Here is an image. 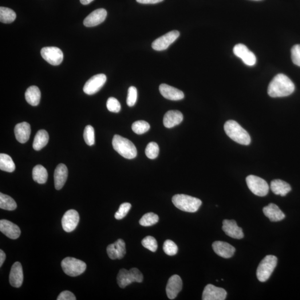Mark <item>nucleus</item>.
I'll use <instances>...</instances> for the list:
<instances>
[{
	"mask_svg": "<svg viewBox=\"0 0 300 300\" xmlns=\"http://www.w3.org/2000/svg\"><path fill=\"white\" fill-rule=\"evenodd\" d=\"M107 78L105 74H100L94 75L86 82L84 87V92L89 95L97 93L105 85Z\"/></svg>",
	"mask_w": 300,
	"mask_h": 300,
	"instance_id": "obj_11",
	"label": "nucleus"
},
{
	"mask_svg": "<svg viewBox=\"0 0 300 300\" xmlns=\"http://www.w3.org/2000/svg\"><path fill=\"white\" fill-rule=\"evenodd\" d=\"M49 136L44 130H39L35 135L33 143V148L36 151H39L48 144Z\"/></svg>",
	"mask_w": 300,
	"mask_h": 300,
	"instance_id": "obj_29",
	"label": "nucleus"
},
{
	"mask_svg": "<svg viewBox=\"0 0 300 300\" xmlns=\"http://www.w3.org/2000/svg\"><path fill=\"white\" fill-rule=\"evenodd\" d=\"M277 263L278 258L274 255H267L262 260L256 271V276L260 282H265L270 278Z\"/></svg>",
	"mask_w": 300,
	"mask_h": 300,
	"instance_id": "obj_5",
	"label": "nucleus"
},
{
	"mask_svg": "<svg viewBox=\"0 0 300 300\" xmlns=\"http://www.w3.org/2000/svg\"><path fill=\"white\" fill-rule=\"evenodd\" d=\"M173 205L179 210L188 212L198 211L202 201L196 197L184 194L173 196L172 199Z\"/></svg>",
	"mask_w": 300,
	"mask_h": 300,
	"instance_id": "obj_4",
	"label": "nucleus"
},
{
	"mask_svg": "<svg viewBox=\"0 0 300 300\" xmlns=\"http://www.w3.org/2000/svg\"><path fill=\"white\" fill-rule=\"evenodd\" d=\"M295 88V85L290 78L285 75L279 74L270 82L267 93L272 97H286L293 94Z\"/></svg>",
	"mask_w": 300,
	"mask_h": 300,
	"instance_id": "obj_1",
	"label": "nucleus"
},
{
	"mask_svg": "<svg viewBox=\"0 0 300 300\" xmlns=\"http://www.w3.org/2000/svg\"><path fill=\"white\" fill-rule=\"evenodd\" d=\"M80 221V216L77 211L70 210L67 211L62 217V226L67 232H71L75 230Z\"/></svg>",
	"mask_w": 300,
	"mask_h": 300,
	"instance_id": "obj_13",
	"label": "nucleus"
},
{
	"mask_svg": "<svg viewBox=\"0 0 300 300\" xmlns=\"http://www.w3.org/2000/svg\"><path fill=\"white\" fill-rule=\"evenodd\" d=\"M144 276L141 271L136 268H131L129 271L121 269L117 275V281L118 286L122 289L134 282H142Z\"/></svg>",
	"mask_w": 300,
	"mask_h": 300,
	"instance_id": "obj_6",
	"label": "nucleus"
},
{
	"mask_svg": "<svg viewBox=\"0 0 300 300\" xmlns=\"http://www.w3.org/2000/svg\"><path fill=\"white\" fill-rule=\"evenodd\" d=\"M61 267L66 275L72 277H76L84 273L87 266L85 262L81 260L68 257L62 260Z\"/></svg>",
	"mask_w": 300,
	"mask_h": 300,
	"instance_id": "obj_7",
	"label": "nucleus"
},
{
	"mask_svg": "<svg viewBox=\"0 0 300 300\" xmlns=\"http://www.w3.org/2000/svg\"><path fill=\"white\" fill-rule=\"evenodd\" d=\"M126 252V244L122 239H118L115 243L109 244L107 247L108 255L112 260L123 258Z\"/></svg>",
	"mask_w": 300,
	"mask_h": 300,
	"instance_id": "obj_18",
	"label": "nucleus"
},
{
	"mask_svg": "<svg viewBox=\"0 0 300 300\" xmlns=\"http://www.w3.org/2000/svg\"><path fill=\"white\" fill-rule=\"evenodd\" d=\"M146 155L150 159H155L159 155V147L157 143L154 142L150 143L145 150Z\"/></svg>",
	"mask_w": 300,
	"mask_h": 300,
	"instance_id": "obj_36",
	"label": "nucleus"
},
{
	"mask_svg": "<svg viewBox=\"0 0 300 300\" xmlns=\"http://www.w3.org/2000/svg\"><path fill=\"white\" fill-rule=\"evenodd\" d=\"M57 300H76L74 294L69 291H64L58 295Z\"/></svg>",
	"mask_w": 300,
	"mask_h": 300,
	"instance_id": "obj_44",
	"label": "nucleus"
},
{
	"mask_svg": "<svg viewBox=\"0 0 300 300\" xmlns=\"http://www.w3.org/2000/svg\"><path fill=\"white\" fill-rule=\"evenodd\" d=\"M41 56L50 64L60 65L64 59L62 51L56 47H45L41 49Z\"/></svg>",
	"mask_w": 300,
	"mask_h": 300,
	"instance_id": "obj_9",
	"label": "nucleus"
},
{
	"mask_svg": "<svg viewBox=\"0 0 300 300\" xmlns=\"http://www.w3.org/2000/svg\"><path fill=\"white\" fill-rule=\"evenodd\" d=\"M248 188L256 196H265L269 191V187L266 181L258 176L249 175L246 177Z\"/></svg>",
	"mask_w": 300,
	"mask_h": 300,
	"instance_id": "obj_8",
	"label": "nucleus"
},
{
	"mask_svg": "<svg viewBox=\"0 0 300 300\" xmlns=\"http://www.w3.org/2000/svg\"><path fill=\"white\" fill-rule=\"evenodd\" d=\"M223 224V230L227 236L235 239H242L244 238L243 229L238 226L235 220H225Z\"/></svg>",
	"mask_w": 300,
	"mask_h": 300,
	"instance_id": "obj_17",
	"label": "nucleus"
},
{
	"mask_svg": "<svg viewBox=\"0 0 300 300\" xmlns=\"http://www.w3.org/2000/svg\"><path fill=\"white\" fill-rule=\"evenodd\" d=\"M142 244L147 249L153 252H155L158 247L157 241L153 237L148 236L146 237L143 241H142Z\"/></svg>",
	"mask_w": 300,
	"mask_h": 300,
	"instance_id": "obj_39",
	"label": "nucleus"
},
{
	"mask_svg": "<svg viewBox=\"0 0 300 300\" xmlns=\"http://www.w3.org/2000/svg\"><path fill=\"white\" fill-rule=\"evenodd\" d=\"M106 17L107 11L104 9L94 10L85 19L84 25L89 27L97 26L105 20Z\"/></svg>",
	"mask_w": 300,
	"mask_h": 300,
	"instance_id": "obj_20",
	"label": "nucleus"
},
{
	"mask_svg": "<svg viewBox=\"0 0 300 300\" xmlns=\"http://www.w3.org/2000/svg\"><path fill=\"white\" fill-rule=\"evenodd\" d=\"M23 281V269L21 264L16 262L11 267L10 274V283L12 286L19 288L22 285Z\"/></svg>",
	"mask_w": 300,
	"mask_h": 300,
	"instance_id": "obj_22",
	"label": "nucleus"
},
{
	"mask_svg": "<svg viewBox=\"0 0 300 300\" xmlns=\"http://www.w3.org/2000/svg\"><path fill=\"white\" fill-rule=\"evenodd\" d=\"M159 90L162 95L169 100H181L185 97L184 94L181 90L167 84H161Z\"/></svg>",
	"mask_w": 300,
	"mask_h": 300,
	"instance_id": "obj_21",
	"label": "nucleus"
},
{
	"mask_svg": "<svg viewBox=\"0 0 300 300\" xmlns=\"http://www.w3.org/2000/svg\"><path fill=\"white\" fill-rule=\"evenodd\" d=\"M227 292L223 288L208 284L205 287L203 294V300H224L226 299Z\"/></svg>",
	"mask_w": 300,
	"mask_h": 300,
	"instance_id": "obj_14",
	"label": "nucleus"
},
{
	"mask_svg": "<svg viewBox=\"0 0 300 300\" xmlns=\"http://www.w3.org/2000/svg\"><path fill=\"white\" fill-rule=\"evenodd\" d=\"M150 129L149 124L145 121H137L133 122L132 125L133 131L138 135H141L148 132Z\"/></svg>",
	"mask_w": 300,
	"mask_h": 300,
	"instance_id": "obj_35",
	"label": "nucleus"
},
{
	"mask_svg": "<svg viewBox=\"0 0 300 300\" xmlns=\"http://www.w3.org/2000/svg\"><path fill=\"white\" fill-rule=\"evenodd\" d=\"M0 231L11 239L16 240L21 235L20 228L18 225L7 220L0 221Z\"/></svg>",
	"mask_w": 300,
	"mask_h": 300,
	"instance_id": "obj_16",
	"label": "nucleus"
},
{
	"mask_svg": "<svg viewBox=\"0 0 300 300\" xmlns=\"http://www.w3.org/2000/svg\"><path fill=\"white\" fill-rule=\"evenodd\" d=\"M263 212L272 222H280L285 218L284 213L280 210L277 205L274 204H270L268 206L264 207L263 208Z\"/></svg>",
	"mask_w": 300,
	"mask_h": 300,
	"instance_id": "obj_24",
	"label": "nucleus"
},
{
	"mask_svg": "<svg viewBox=\"0 0 300 300\" xmlns=\"http://www.w3.org/2000/svg\"><path fill=\"white\" fill-rule=\"evenodd\" d=\"M159 218L158 215L154 213L149 212L142 217L139 223L143 226H151L159 222Z\"/></svg>",
	"mask_w": 300,
	"mask_h": 300,
	"instance_id": "obj_34",
	"label": "nucleus"
},
{
	"mask_svg": "<svg viewBox=\"0 0 300 300\" xmlns=\"http://www.w3.org/2000/svg\"><path fill=\"white\" fill-rule=\"evenodd\" d=\"M33 178L35 181L39 184L46 183L48 178V173H47L46 169L42 165H37L33 169Z\"/></svg>",
	"mask_w": 300,
	"mask_h": 300,
	"instance_id": "obj_30",
	"label": "nucleus"
},
{
	"mask_svg": "<svg viewBox=\"0 0 300 300\" xmlns=\"http://www.w3.org/2000/svg\"><path fill=\"white\" fill-rule=\"evenodd\" d=\"M226 135L236 143L243 145H248L251 143L249 134L238 123L234 120H228L224 125Z\"/></svg>",
	"mask_w": 300,
	"mask_h": 300,
	"instance_id": "obj_2",
	"label": "nucleus"
},
{
	"mask_svg": "<svg viewBox=\"0 0 300 300\" xmlns=\"http://www.w3.org/2000/svg\"><path fill=\"white\" fill-rule=\"evenodd\" d=\"M137 98V91L135 87H130L128 90L127 97V104L130 107H132L135 105Z\"/></svg>",
	"mask_w": 300,
	"mask_h": 300,
	"instance_id": "obj_41",
	"label": "nucleus"
},
{
	"mask_svg": "<svg viewBox=\"0 0 300 300\" xmlns=\"http://www.w3.org/2000/svg\"><path fill=\"white\" fill-rule=\"evenodd\" d=\"M233 51L237 57L242 59L244 64L250 66L255 65L257 60L256 56L245 45L239 43L235 46Z\"/></svg>",
	"mask_w": 300,
	"mask_h": 300,
	"instance_id": "obj_12",
	"label": "nucleus"
},
{
	"mask_svg": "<svg viewBox=\"0 0 300 300\" xmlns=\"http://www.w3.org/2000/svg\"><path fill=\"white\" fill-rule=\"evenodd\" d=\"M68 177V169L65 165L59 164L54 173L55 188L59 190L64 186Z\"/></svg>",
	"mask_w": 300,
	"mask_h": 300,
	"instance_id": "obj_23",
	"label": "nucleus"
},
{
	"mask_svg": "<svg viewBox=\"0 0 300 300\" xmlns=\"http://www.w3.org/2000/svg\"><path fill=\"white\" fill-rule=\"evenodd\" d=\"M0 208L3 210L13 211L17 208V203L11 197L0 193Z\"/></svg>",
	"mask_w": 300,
	"mask_h": 300,
	"instance_id": "obj_32",
	"label": "nucleus"
},
{
	"mask_svg": "<svg viewBox=\"0 0 300 300\" xmlns=\"http://www.w3.org/2000/svg\"><path fill=\"white\" fill-rule=\"evenodd\" d=\"M6 260V254L2 250H0V266H2Z\"/></svg>",
	"mask_w": 300,
	"mask_h": 300,
	"instance_id": "obj_46",
	"label": "nucleus"
},
{
	"mask_svg": "<svg viewBox=\"0 0 300 300\" xmlns=\"http://www.w3.org/2000/svg\"><path fill=\"white\" fill-rule=\"evenodd\" d=\"M254 1H261V0H254Z\"/></svg>",
	"mask_w": 300,
	"mask_h": 300,
	"instance_id": "obj_48",
	"label": "nucleus"
},
{
	"mask_svg": "<svg viewBox=\"0 0 300 300\" xmlns=\"http://www.w3.org/2000/svg\"><path fill=\"white\" fill-rule=\"evenodd\" d=\"M213 250L215 253L225 259H229L234 256L235 248L226 242L217 241L212 244Z\"/></svg>",
	"mask_w": 300,
	"mask_h": 300,
	"instance_id": "obj_19",
	"label": "nucleus"
},
{
	"mask_svg": "<svg viewBox=\"0 0 300 300\" xmlns=\"http://www.w3.org/2000/svg\"><path fill=\"white\" fill-rule=\"evenodd\" d=\"M17 18L15 11L9 8L0 7V21L4 23H10L14 22Z\"/></svg>",
	"mask_w": 300,
	"mask_h": 300,
	"instance_id": "obj_33",
	"label": "nucleus"
},
{
	"mask_svg": "<svg viewBox=\"0 0 300 300\" xmlns=\"http://www.w3.org/2000/svg\"><path fill=\"white\" fill-rule=\"evenodd\" d=\"M131 208V205L130 203H125L120 205L118 210L114 214V218L117 220L124 219L127 215L130 209Z\"/></svg>",
	"mask_w": 300,
	"mask_h": 300,
	"instance_id": "obj_40",
	"label": "nucleus"
},
{
	"mask_svg": "<svg viewBox=\"0 0 300 300\" xmlns=\"http://www.w3.org/2000/svg\"><path fill=\"white\" fill-rule=\"evenodd\" d=\"M80 2L82 4V5H88V4L92 2L94 0H80Z\"/></svg>",
	"mask_w": 300,
	"mask_h": 300,
	"instance_id": "obj_47",
	"label": "nucleus"
},
{
	"mask_svg": "<svg viewBox=\"0 0 300 300\" xmlns=\"http://www.w3.org/2000/svg\"><path fill=\"white\" fill-rule=\"evenodd\" d=\"M271 191L275 195L286 196L291 190L290 185L281 180H274L271 183Z\"/></svg>",
	"mask_w": 300,
	"mask_h": 300,
	"instance_id": "obj_27",
	"label": "nucleus"
},
{
	"mask_svg": "<svg viewBox=\"0 0 300 300\" xmlns=\"http://www.w3.org/2000/svg\"><path fill=\"white\" fill-rule=\"evenodd\" d=\"M163 1L164 0H136L137 2L143 4H155Z\"/></svg>",
	"mask_w": 300,
	"mask_h": 300,
	"instance_id": "obj_45",
	"label": "nucleus"
},
{
	"mask_svg": "<svg viewBox=\"0 0 300 300\" xmlns=\"http://www.w3.org/2000/svg\"><path fill=\"white\" fill-rule=\"evenodd\" d=\"M16 167L12 158L5 153L0 154V169L7 172H13Z\"/></svg>",
	"mask_w": 300,
	"mask_h": 300,
	"instance_id": "obj_31",
	"label": "nucleus"
},
{
	"mask_svg": "<svg viewBox=\"0 0 300 300\" xmlns=\"http://www.w3.org/2000/svg\"><path fill=\"white\" fill-rule=\"evenodd\" d=\"M179 37L178 31H170L155 39L152 43V49L158 51L167 50Z\"/></svg>",
	"mask_w": 300,
	"mask_h": 300,
	"instance_id": "obj_10",
	"label": "nucleus"
},
{
	"mask_svg": "<svg viewBox=\"0 0 300 300\" xmlns=\"http://www.w3.org/2000/svg\"><path fill=\"white\" fill-rule=\"evenodd\" d=\"M291 58L294 64L300 67V45H295L292 48Z\"/></svg>",
	"mask_w": 300,
	"mask_h": 300,
	"instance_id": "obj_43",
	"label": "nucleus"
},
{
	"mask_svg": "<svg viewBox=\"0 0 300 300\" xmlns=\"http://www.w3.org/2000/svg\"><path fill=\"white\" fill-rule=\"evenodd\" d=\"M183 281L179 275H174L169 279L166 291L169 299H175L182 290Z\"/></svg>",
	"mask_w": 300,
	"mask_h": 300,
	"instance_id": "obj_15",
	"label": "nucleus"
},
{
	"mask_svg": "<svg viewBox=\"0 0 300 300\" xmlns=\"http://www.w3.org/2000/svg\"><path fill=\"white\" fill-rule=\"evenodd\" d=\"M84 138L87 145L89 146L94 145L95 139H94V130L92 126H86L84 130Z\"/></svg>",
	"mask_w": 300,
	"mask_h": 300,
	"instance_id": "obj_37",
	"label": "nucleus"
},
{
	"mask_svg": "<svg viewBox=\"0 0 300 300\" xmlns=\"http://www.w3.org/2000/svg\"><path fill=\"white\" fill-rule=\"evenodd\" d=\"M25 98L28 103L32 106H38L41 99V92L38 87L32 86L27 89Z\"/></svg>",
	"mask_w": 300,
	"mask_h": 300,
	"instance_id": "obj_28",
	"label": "nucleus"
},
{
	"mask_svg": "<svg viewBox=\"0 0 300 300\" xmlns=\"http://www.w3.org/2000/svg\"><path fill=\"white\" fill-rule=\"evenodd\" d=\"M30 134L31 127L27 122H23L16 125L15 135L19 143H26L29 140Z\"/></svg>",
	"mask_w": 300,
	"mask_h": 300,
	"instance_id": "obj_26",
	"label": "nucleus"
},
{
	"mask_svg": "<svg viewBox=\"0 0 300 300\" xmlns=\"http://www.w3.org/2000/svg\"><path fill=\"white\" fill-rule=\"evenodd\" d=\"M113 148L127 159H132L137 156L135 146L128 139L120 135H114L112 140Z\"/></svg>",
	"mask_w": 300,
	"mask_h": 300,
	"instance_id": "obj_3",
	"label": "nucleus"
},
{
	"mask_svg": "<svg viewBox=\"0 0 300 300\" xmlns=\"http://www.w3.org/2000/svg\"><path fill=\"white\" fill-rule=\"evenodd\" d=\"M163 249L166 254L169 256L175 255L178 251V247L172 240H166L163 246Z\"/></svg>",
	"mask_w": 300,
	"mask_h": 300,
	"instance_id": "obj_38",
	"label": "nucleus"
},
{
	"mask_svg": "<svg viewBox=\"0 0 300 300\" xmlns=\"http://www.w3.org/2000/svg\"><path fill=\"white\" fill-rule=\"evenodd\" d=\"M183 118V114L177 110H170L165 114L164 125L167 128H172L181 124Z\"/></svg>",
	"mask_w": 300,
	"mask_h": 300,
	"instance_id": "obj_25",
	"label": "nucleus"
},
{
	"mask_svg": "<svg viewBox=\"0 0 300 300\" xmlns=\"http://www.w3.org/2000/svg\"><path fill=\"white\" fill-rule=\"evenodd\" d=\"M107 108L110 112L117 113L120 112L121 110V105L116 98L110 97L107 101Z\"/></svg>",
	"mask_w": 300,
	"mask_h": 300,
	"instance_id": "obj_42",
	"label": "nucleus"
}]
</instances>
